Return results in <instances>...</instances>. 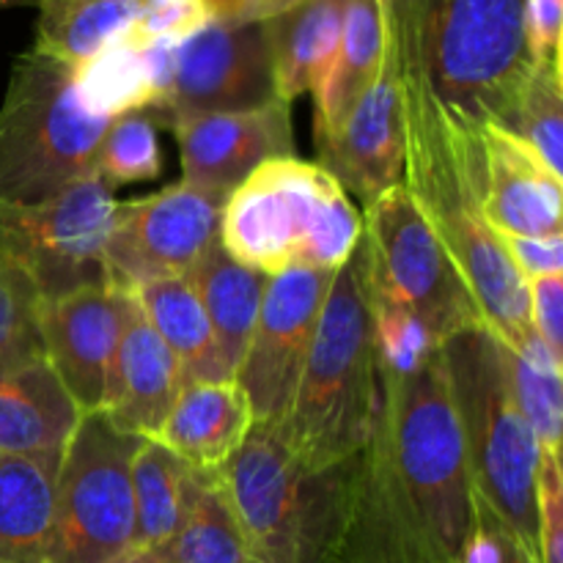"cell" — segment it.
I'll return each instance as SVG.
<instances>
[{"label": "cell", "instance_id": "cell-1", "mask_svg": "<svg viewBox=\"0 0 563 563\" xmlns=\"http://www.w3.org/2000/svg\"><path fill=\"white\" fill-rule=\"evenodd\" d=\"M476 515L443 355L377 363L372 429L352 462L350 517L335 563H460Z\"/></svg>", "mask_w": 563, "mask_h": 563}, {"label": "cell", "instance_id": "cell-2", "mask_svg": "<svg viewBox=\"0 0 563 563\" xmlns=\"http://www.w3.org/2000/svg\"><path fill=\"white\" fill-rule=\"evenodd\" d=\"M401 75V69H399ZM405 99V185L407 196L460 269L482 311L484 328L506 346L528 341V284L484 218L482 143L478 124L449 113L418 82L401 75Z\"/></svg>", "mask_w": 563, "mask_h": 563}, {"label": "cell", "instance_id": "cell-3", "mask_svg": "<svg viewBox=\"0 0 563 563\" xmlns=\"http://www.w3.org/2000/svg\"><path fill=\"white\" fill-rule=\"evenodd\" d=\"M526 0H385L401 75L471 124L506 126L531 75Z\"/></svg>", "mask_w": 563, "mask_h": 563}, {"label": "cell", "instance_id": "cell-4", "mask_svg": "<svg viewBox=\"0 0 563 563\" xmlns=\"http://www.w3.org/2000/svg\"><path fill=\"white\" fill-rule=\"evenodd\" d=\"M377 405V346L363 242L330 280L306 366L280 429L308 467L350 462L363 449Z\"/></svg>", "mask_w": 563, "mask_h": 563}, {"label": "cell", "instance_id": "cell-5", "mask_svg": "<svg viewBox=\"0 0 563 563\" xmlns=\"http://www.w3.org/2000/svg\"><path fill=\"white\" fill-rule=\"evenodd\" d=\"M440 355L473 495L539 561L542 451L515 399L506 346L487 328H473L445 341Z\"/></svg>", "mask_w": 563, "mask_h": 563}, {"label": "cell", "instance_id": "cell-6", "mask_svg": "<svg viewBox=\"0 0 563 563\" xmlns=\"http://www.w3.org/2000/svg\"><path fill=\"white\" fill-rule=\"evenodd\" d=\"M352 462L308 467L280 423H253L223 467L251 563H335L350 517Z\"/></svg>", "mask_w": 563, "mask_h": 563}, {"label": "cell", "instance_id": "cell-7", "mask_svg": "<svg viewBox=\"0 0 563 563\" xmlns=\"http://www.w3.org/2000/svg\"><path fill=\"white\" fill-rule=\"evenodd\" d=\"M361 242V212L339 181L297 157L258 165L229 192L220 245L262 275L291 267L339 269Z\"/></svg>", "mask_w": 563, "mask_h": 563}, {"label": "cell", "instance_id": "cell-8", "mask_svg": "<svg viewBox=\"0 0 563 563\" xmlns=\"http://www.w3.org/2000/svg\"><path fill=\"white\" fill-rule=\"evenodd\" d=\"M108 124L82 104L75 66L22 53L0 104V203L33 207L97 174Z\"/></svg>", "mask_w": 563, "mask_h": 563}, {"label": "cell", "instance_id": "cell-9", "mask_svg": "<svg viewBox=\"0 0 563 563\" xmlns=\"http://www.w3.org/2000/svg\"><path fill=\"white\" fill-rule=\"evenodd\" d=\"M368 258V289L418 322L434 346L465 330L484 328L482 311L460 269L421 218L405 185L385 190L361 214Z\"/></svg>", "mask_w": 563, "mask_h": 563}, {"label": "cell", "instance_id": "cell-10", "mask_svg": "<svg viewBox=\"0 0 563 563\" xmlns=\"http://www.w3.org/2000/svg\"><path fill=\"white\" fill-rule=\"evenodd\" d=\"M143 438L104 412H86L69 438L55 487V517L42 563H110L132 550L130 465Z\"/></svg>", "mask_w": 563, "mask_h": 563}, {"label": "cell", "instance_id": "cell-11", "mask_svg": "<svg viewBox=\"0 0 563 563\" xmlns=\"http://www.w3.org/2000/svg\"><path fill=\"white\" fill-rule=\"evenodd\" d=\"M113 207V187L99 174L33 207L0 203V242L22 264L38 300L49 302L86 286L110 284L104 242Z\"/></svg>", "mask_w": 563, "mask_h": 563}, {"label": "cell", "instance_id": "cell-12", "mask_svg": "<svg viewBox=\"0 0 563 563\" xmlns=\"http://www.w3.org/2000/svg\"><path fill=\"white\" fill-rule=\"evenodd\" d=\"M225 198L176 181L152 196L115 201L104 242L110 286L132 291L152 280L185 278L220 240Z\"/></svg>", "mask_w": 563, "mask_h": 563}, {"label": "cell", "instance_id": "cell-13", "mask_svg": "<svg viewBox=\"0 0 563 563\" xmlns=\"http://www.w3.org/2000/svg\"><path fill=\"white\" fill-rule=\"evenodd\" d=\"M278 102L267 22L212 20L176 47L170 91L146 113L157 126L198 113Z\"/></svg>", "mask_w": 563, "mask_h": 563}, {"label": "cell", "instance_id": "cell-14", "mask_svg": "<svg viewBox=\"0 0 563 563\" xmlns=\"http://www.w3.org/2000/svg\"><path fill=\"white\" fill-rule=\"evenodd\" d=\"M333 273L291 267L269 275L256 328L234 374L258 423H284L289 416Z\"/></svg>", "mask_w": 563, "mask_h": 563}, {"label": "cell", "instance_id": "cell-15", "mask_svg": "<svg viewBox=\"0 0 563 563\" xmlns=\"http://www.w3.org/2000/svg\"><path fill=\"white\" fill-rule=\"evenodd\" d=\"M388 27V20H385ZM317 165L368 207L405 176V99L390 33L383 64L339 130L317 132Z\"/></svg>", "mask_w": 563, "mask_h": 563}, {"label": "cell", "instance_id": "cell-16", "mask_svg": "<svg viewBox=\"0 0 563 563\" xmlns=\"http://www.w3.org/2000/svg\"><path fill=\"white\" fill-rule=\"evenodd\" d=\"M130 291L86 286L38 306L42 355L58 374L80 412H102L121 333L130 319Z\"/></svg>", "mask_w": 563, "mask_h": 563}, {"label": "cell", "instance_id": "cell-17", "mask_svg": "<svg viewBox=\"0 0 563 563\" xmlns=\"http://www.w3.org/2000/svg\"><path fill=\"white\" fill-rule=\"evenodd\" d=\"M181 159V181L229 196L258 165L295 157L291 104L198 113L168 126Z\"/></svg>", "mask_w": 563, "mask_h": 563}, {"label": "cell", "instance_id": "cell-18", "mask_svg": "<svg viewBox=\"0 0 563 563\" xmlns=\"http://www.w3.org/2000/svg\"><path fill=\"white\" fill-rule=\"evenodd\" d=\"M482 207L498 236L561 234L563 190L526 143L498 124H478Z\"/></svg>", "mask_w": 563, "mask_h": 563}, {"label": "cell", "instance_id": "cell-19", "mask_svg": "<svg viewBox=\"0 0 563 563\" xmlns=\"http://www.w3.org/2000/svg\"><path fill=\"white\" fill-rule=\"evenodd\" d=\"M181 388L185 377L179 361L154 333L135 302L115 350L102 412L121 432L154 440Z\"/></svg>", "mask_w": 563, "mask_h": 563}, {"label": "cell", "instance_id": "cell-20", "mask_svg": "<svg viewBox=\"0 0 563 563\" xmlns=\"http://www.w3.org/2000/svg\"><path fill=\"white\" fill-rule=\"evenodd\" d=\"M251 401L236 379L187 383L154 440L192 471H223L253 429Z\"/></svg>", "mask_w": 563, "mask_h": 563}, {"label": "cell", "instance_id": "cell-21", "mask_svg": "<svg viewBox=\"0 0 563 563\" xmlns=\"http://www.w3.org/2000/svg\"><path fill=\"white\" fill-rule=\"evenodd\" d=\"M80 418L44 355L0 372V454L64 451Z\"/></svg>", "mask_w": 563, "mask_h": 563}, {"label": "cell", "instance_id": "cell-22", "mask_svg": "<svg viewBox=\"0 0 563 563\" xmlns=\"http://www.w3.org/2000/svg\"><path fill=\"white\" fill-rule=\"evenodd\" d=\"M176 47L174 42H137L126 33L75 69L82 104L108 121L159 104L174 82Z\"/></svg>", "mask_w": 563, "mask_h": 563}, {"label": "cell", "instance_id": "cell-23", "mask_svg": "<svg viewBox=\"0 0 563 563\" xmlns=\"http://www.w3.org/2000/svg\"><path fill=\"white\" fill-rule=\"evenodd\" d=\"M64 451L0 454V563H42Z\"/></svg>", "mask_w": 563, "mask_h": 563}, {"label": "cell", "instance_id": "cell-24", "mask_svg": "<svg viewBox=\"0 0 563 563\" xmlns=\"http://www.w3.org/2000/svg\"><path fill=\"white\" fill-rule=\"evenodd\" d=\"M350 0H300L295 9L269 20L275 91L280 102L302 93L317 97L339 49Z\"/></svg>", "mask_w": 563, "mask_h": 563}, {"label": "cell", "instance_id": "cell-25", "mask_svg": "<svg viewBox=\"0 0 563 563\" xmlns=\"http://www.w3.org/2000/svg\"><path fill=\"white\" fill-rule=\"evenodd\" d=\"M185 278L196 289L203 313L212 324L214 344H218L225 374L234 379L253 328H256L258 308H262L269 278L231 258L220 240L198 258V264Z\"/></svg>", "mask_w": 563, "mask_h": 563}, {"label": "cell", "instance_id": "cell-26", "mask_svg": "<svg viewBox=\"0 0 563 563\" xmlns=\"http://www.w3.org/2000/svg\"><path fill=\"white\" fill-rule=\"evenodd\" d=\"M146 322L179 361L187 383H223L231 379L220 361L212 324L187 278H165L130 291Z\"/></svg>", "mask_w": 563, "mask_h": 563}, {"label": "cell", "instance_id": "cell-27", "mask_svg": "<svg viewBox=\"0 0 563 563\" xmlns=\"http://www.w3.org/2000/svg\"><path fill=\"white\" fill-rule=\"evenodd\" d=\"M385 0H350L339 49L317 93V132L339 130L377 77L385 53Z\"/></svg>", "mask_w": 563, "mask_h": 563}, {"label": "cell", "instance_id": "cell-28", "mask_svg": "<svg viewBox=\"0 0 563 563\" xmlns=\"http://www.w3.org/2000/svg\"><path fill=\"white\" fill-rule=\"evenodd\" d=\"M146 0H38L33 49L82 66L135 27Z\"/></svg>", "mask_w": 563, "mask_h": 563}, {"label": "cell", "instance_id": "cell-29", "mask_svg": "<svg viewBox=\"0 0 563 563\" xmlns=\"http://www.w3.org/2000/svg\"><path fill=\"white\" fill-rule=\"evenodd\" d=\"M148 553L157 563H251L223 471H196L185 520Z\"/></svg>", "mask_w": 563, "mask_h": 563}, {"label": "cell", "instance_id": "cell-30", "mask_svg": "<svg viewBox=\"0 0 563 563\" xmlns=\"http://www.w3.org/2000/svg\"><path fill=\"white\" fill-rule=\"evenodd\" d=\"M135 537L132 548L152 550L163 544L185 520L196 489V471L165 449L159 440H141L130 465Z\"/></svg>", "mask_w": 563, "mask_h": 563}, {"label": "cell", "instance_id": "cell-31", "mask_svg": "<svg viewBox=\"0 0 563 563\" xmlns=\"http://www.w3.org/2000/svg\"><path fill=\"white\" fill-rule=\"evenodd\" d=\"M509 377L522 418L537 438L539 451L561 456L563 438V361L553 355L537 333L520 350H506Z\"/></svg>", "mask_w": 563, "mask_h": 563}, {"label": "cell", "instance_id": "cell-32", "mask_svg": "<svg viewBox=\"0 0 563 563\" xmlns=\"http://www.w3.org/2000/svg\"><path fill=\"white\" fill-rule=\"evenodd\" d=\"M504 130L520 137L555 176L563 152V66H531Z\"/></svg>", "mask_w": 563, "mask_h": 563}, {"label": "cell", "instance_id": "cell-33", "mask_svg": "<svg viewBox=\"0 0 563 563\" xmlns=\"http://www.w3.org/2000/svg\"><path fill=\"white\" fill-rule=\"evenodd\" d=\"M38 306L36 286L0 242V372L42 355Z\"/></svg>", "mask_w": 563, "mask_h": 563}, {"label": "cell", "instance_id": "cell-34", "mask_svg": "<svg viewBox=\"0 0 563 563\" xmlns=\"http://www.w3.org/2000/svg\"><path fill=\"white\" fill-rule=\"evenodd\" d=\"M97 174L110 187L157 179L163 174L157 124L146 110L124 113L108 124L97 152Z\"/></svg>", "mask_w": 563, "mask_h": 563}, {"label": "cell", "instance_id": "cell-35", "mask_svg": "<svg viewBox=\"0 0 563 563\" xmlns=\"http://www.w3.org/2000/svg\"><path fill=\"white\" fill-rule=\"evenodd\" d=\"M214 20L209 0H146L130 31L137 42H185Z\"/></svg>", "mask_w": 563, "mask_h": 563}, {"label": "cell", "instance_id": "cell-36", "mask_svg": "<svg viewBox=\"0 0 563 563\" xmlns=\"http://www.w3.org/2000/svg\"><path fill=\"white\" fill-rule=\"evenodd\" d=\"M460 563H539L520 544V539L509 531L495 511H489L482 500H476L471 537L462 550Z\"/></svg>", "mask_w": 563, "mask_h": 563}, {"label": "cell", "instance_id": "cell-37", "mask_svg": "<svg viewBox=\"0 0 563 563\" xmlns=\"http://www.w3.org/2000/svg\"><path fill=\"white\" fill-rule=\"evenodd\" d=\"M537 500H539V563H563L561 456L542 454Z\"/></svg>", "mask_w": 563, "mask_h": 563}, {"label": "cell", "instance_id": "cell-38", "mask_svg": "<svg viewBox=\"0 0 563 563\" xmlns=\"http://www.w3.org/2000/svg\"><path fill=\"white\" fill-rule=\"evenodd\" d=\"M563 0H526L522 31L531 66L561 64Z\"/></svg>", "mask_w": 563, "mask_h": 563}, {"label": "cell", "instance_id": "cell-39", "mask_svg": "<svg viewBox=\"0 0 563 563\" xmlns=\"http://www.w3.org/2000/svg\"><path fill=\"white\" fill-rule=\"evenodd\" d=\"M528 319L537 339L563 361V278L548 275L528 284Z\"/></svg>", "mask_w": 563, "mask_h": 563}, {"label": "cell", "instance_id": "cell-40", "mask_svg": "<svg viewBox=\"0 0 563 563\" xmlns=\"http://www.w3.org/2000/svg\"><path fill=\"white\" fill-rule=\"evenodd\" d=\"M509 262L526 284L563 273V236H500Z\"/></svg>", "mask_w": 563, "mask_h": 563}, {"label": "cell", "instance_id": "cell-41", "mask_svg": "<svg viewBox=\"0 0 563 563\" xmlns=\"http://www.w3.org/2000/svg\"><path fill=\"white\" fill-rule=\"evenodd\" d=\"M214 20L231 22H269L284 11L295 9L300 0H209Z\"/></svg>", "mask_w": 563, "mask_h": 563}, {"label": "cell", "instance_id": "cell-42", "mask_svg": "<svg viewBox=\"0 0 563 563\" xmlns=\"http://www.w3.org/2000/svg\"><path fill=\"white\" fill-rule=\"evenodd\" d=\"M110 563H157V559H154L152 553H148V550H126L124 555H119V559L115 561H110Z\"/></svg>", "mask_w": 563, "mask_h": 563}, {"label": "cell", "instance_id": "cell-43", "mask_svg": "<svg viewBox=\"0 0 563 563\" xmlns=\"http://www.w3.org/2000/svg\"><path fill=\"white\" fill-rule=\"evenodd\" d=\"M31 3H38V0H0V9H5V5H31Z\"/></svg>", "mask_w": 563, "mask_h": 563}]
</instances>
